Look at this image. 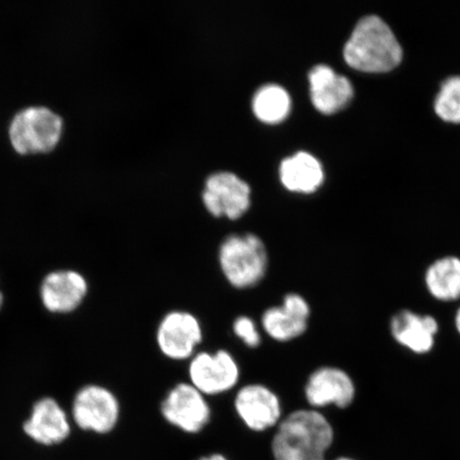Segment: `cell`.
Returning a JSON list of instances; mask_svg holds the SVG:
<instances>
[{
	"instance_id": "d4e9b609",
	"label": "cell",
	"mask_w": 460,
	"mask_h": 460,
	"mask_svg": "<svg viewBox=\"0 0 460 460\" xmlns=\"http://www.w3.org/2000/svg\"><path fill=\"white\" fill-rule=\"evenodd\" d=\"M336 460H352V459H349V458H339V459H336Z\"/></svg>"
},
{
	"instance_id": "6da1fadb",
	"label": "cell",
	"mask_w": 460,
	"mask_h": 460,
	"mask_svg": "<svg viewBox=\"0 0 460 460\" xmlns=\"http://www.w3.org/2000/svg\"><path fill=\"white\" fill-rule=\"evenodd\" d=\"M333 441L329 420L316 410H297L281 420L272 441L274 460H325Z\"/></svg>"
},
{
	"instance_id": "2e32d148",
	"label": "cell",
	"mask_w": 460,
	"mask_h": 460,
	"mask_svg": "<svg viewBox=\"0 0 460 460\" xmlns=\"http://www.w3.org/2000/svg\"><path fill=\"white\" fill-rule=\"evenodd\" d=\"M390 330L394 341L402 347L422 355L433 349L439 325L434 316L404 309L394 315Z\"/></svg>"
},
{
	"instance_id": "7c38bea8",
	"label": "cell",
	"mask_w": 460,
	"mask_h": 460,
	"mask_svg": "<svg viewBox=\"0 0 460 460\" xmlns=\"http://www.w3.org/2000/svg\"><path fill=\"white\" fill-rule=\"evenodd\" d=\"M312 309L306 298L298 293H288L279 306L264 310L261 326L264 332L278 342H289L307 332Z\"/></svg>"
},
{
	"instance_id": "52a82bcc",
	"label": "cell",
	"mask_w": 460,
	"mask_h": 460,
	"mask_svg": "<svg viewBox=\"0 0 460 460\" xmlns=\"http://www.w3.org/2000/svg\"><path fill=\"white\" fill-rule=\"evenodd\" d=\"M203 339L199 320L185 310H172L164 314L157 327L156 341L160 352L171 360L191 359Z\"/></svg>"
},
{
	"instance_id": "9c48e42d",
	"label": "cell",
	"mask_w": 460,
	"mask_h": 460,
	"mask_svg": "<svg viewBox=\"0 0 460 460\" xmlns=\"http://www.w3.org/2000/svg\"><path fill=\"white\" fill-rule=\"evenodd\" d=\"M203 200L211 215L235 220L249 209L251 188L233 172H216L207 178Z\"/></svg>"
},
{
	"instance_id": "4fadbf2b",
	"label": "cell",
	"mask_w": 460,
	"mask_h": 460,
	"mask_svg": "<svg viewBox=\"0 0 460 460\" xmlns=\"http://www.w3.org/2000/svg\"><path fill=\"white\" fill-rule=\"evenodd\" d=\"M304 394L314 410L330 405L347 408L355 399L356 388L347 372L336 367H321L310 374Z\"/></svg>"
},
{
	"instance_id": "30bf717a",
	"label": "cell",
	"mask_w": 460,
	"mask_h": 460,
	"mask_svg": "<svg viewBox=\"0 0 460 460\" xmlns=\"http://www.w3.org/2000/svg\"><path fill=\"white\" fill-rule=\"evenodd\" d=\"M234 411L252 430L264 431L279 425L283 420L279 396L266 385L249 384L234 395Z\"/></svg>"
},
{
	"instance_id": "3957f363",
	"label": "cell",
	"mask_w": 460,
	"mask_h": 460,
	"mask_svg": "<svg viewBox=\"0 0 460 460\" xmlns=\"http://www.w3.org/2000/svg\"><path fill=\"white\" fill-rule=\"evenodd\" d=\"M217 259L224 279L234 289H252L268 272L267 247L255 234H229L218 247Z\"/></svg>"
},
{
	"instance_id": "8fae6325",
	"label": "cell",
	"mask_w": 460,
	"mask_h": 460,
	"mask_svg": "<svg viewBox=\"0 0 460 460\" xmlns=\"http://www.w3.org/2000/svg\"><path fill=\"white\" fill-rule=\"evenodd\" d=\"M89 293L88 280L75 270L49 272L40 287L43 307L54 314H68L82 306Z\"/></svg>"
},
{
	"instance_id": "7a4b0ae2",
	"label": "cell",
	"mask_w": 460,
	"mask_h": 460,
	"mask_svg": "<svg viewBox=\"0 0 460 460\" xmlns=\"http://www.w3.org/2000/svg\"><path fill=\"white\" fill-rule=\"evenodd\" d=\"M343 56L349 66L365 73H386L402 61L398 39L378 16L361 19L344 46Z\"/></svg>"
},
{
	"instance_id": "277c9868",
	"label": "cell",
	"mask_w": 460,
	"mask_h": 460,
	"mask_svg": "<svg viewBox=\"0 0 460 460\" xmlns=\"http://www.w3.org/2000/svg\"><path fill=\"white\" fill-rule=\"evenodd\" d=\"M65 120L50 108L31 106L16 112L9 124L10 146L21 156L54 152L59 146Z\"/></svg>"
},
{
	"instance_id": "44dd1931",
	"label": "cell",
	"mask_w": 460,
	"mask_h": 460,
	"mask_svg": "<svg viewBox=\"0 0 460 460\" xmlns=\"http://www.w3.org/2000/svg\"><path fill=\"white\" fill-rule=\"evenodd\" d=\"M233 331L235 336L243 341L247 348L257 349L261 343V335L255 321L247 315H239L234 321Z\"/></svg>"
},
{
	"instance_id": "5b68a950",
	"label": "cell",
	"mask_w": 460,
	"mask_h": 460,
	"mask_svg": "<svg viewBox=\"0 0 460 460\" xmlns=\"http://www.w3.org/2000/svg\"><path fill=\"white\" fill-rule=\"evenodd\" d=\"M119 416V401L111 389L91 384L75 394L72 417L83 430L109 434L117 427Z\"/></svg>"
},
{
	"instance_id": "9a60e30c",
	"label": "cell",
	"mask_w": 460,
	"mask_h": 460,
	"mask_svg": "<svg viewBox=\"0 0 460 460\" xmlns=\"http://www.w3.org/2000/svg\"><path fill=\"white\" fill-rule=\"evenodd\" d=\"M308 78L310 97L314 107L321 112L335 113L349 105L353 99L352 84L329 66H314L309 72Z\"/></svg>"
},
{
	"instance_id": "cb8c5ba5",
	"label": "cell",
	"mask_w": 460,
	"mask_h": 460,
	"mask_svg": "<svg viewBox=\"0 0 460 460\" xmlns=\"http://www.w3.org/2000/svg\"><path fill=\"white\" fill-rule=\"evenodd\" d=\"M4 304V296L2 290H0V310L3 309Z\"/></svg>"
},
{
	"instance_id": "ac0fdd59",
	"label": "cell",
	"mask_w": 460,
	"mask_h": 460,
	"mask_svg": "<svg viewBox=\"0 0 460 460\" xmlns=\"http://www.w3.org/2000/svg\"><path fill=\"white\" fill-rule=\"evenodd\" d=\"M431 296L441 302L460 298V259L448 256L431 263L425 274Z\"/></svg>"
},
{
	"instance_id": "603a6c76",
	"label": "cell",
	"mask_w": 460,
	"mask_h": 460,
	"mask_svg": "<svg viewBox=\"0 0 460 460\" xmlns=\"http://www.w3.org/2000/svg\"><path fill=\"white\" fill-rule=\"evenodd\" d=\"M456 330L460 335V307L458 308L456 315Z\"/></svg>"
},
{
	"instance_id": "ba28073f",
	"label": "cell",
	"mask_w": 460,
	"mask_h": 460,
	"mask_svg": "<svg viewBox=\"0 0 460 460\" xmlns=\"http://www.w3.org/2000/svg\"><path fill=\"white\" fill-rule=\"evenodd\" d=\"M160 411L166 422L188 434L199 433L211 419L206 395L190 383L171 388L161 402Z\"/></svg>"
},
{
	"instance_id": "5bb4252c",
	"label": "cell",
	"mask_w": 460,
	"mask_h": 460,
	"mask_svg": "<svg viewBox=\"0 0 460 460\" xmlns=\"http://www.w3.org/2000/svg\"><path fill=\"white\" fill-rule=\"evenodd\" d=\"M22 429L37 444L54 446L68 438L71 424L59 402L51 396H45L34 402Z\"/></svg>"
},
{
	"instance_id": "8992f818",
	"label": "cell",
	"mask_w": 460,
	"mask_h": 460,
	"mask_svg": "<svg viewBox=\"0 0 460 460\" xmlns=\"http://www.w3.org/2000/svg\"><path fill=\"white\" fill-rule=\"evenodd\" d=\"M188 372L190 384L206 396L228 393L237 386L241 376L238 361L226 349L195 354Z\"/></svg>"
},
{
	"instance_id": "7402d4cb",
	"label": "cell",
	"mask_w": 460,
	"mask_h": 460,
	"mask_svg": "<svg viewBox=\"0 0 460 460\" xmlns=\"http://www.w3.org/2000/svg\"><path fill=\"white\" fill-rule=\"evenodd\" d=\"M198 460H228L227 458L221 456V454H212L210 456L201 457Z\"/></svg>"
},
{
	"instance_id": "ffe728a7",
	"label": "cell",
	"mask_w": 460,
	"mask_h": 460,
	"mask_svg": "<svg viewBox=\"0 0 460 460\" xmlns=\"http://www.w3.org/2000/svg\"><path fill=\"white\" fill-rule=\"evenodd\" d=\"M435 111L447 122L460 123V76L447 78L442 84Z\"/></svg>"
},
{
	"instance_id": "e0dca14e",
	"label": "cell",
	"mask_w": 460,
	"mask_h": 460,
	"mask_svg": "<svg viewBox=\"0 0 460 460\" xmlns=\"http://www.w3.org/2000/svg\"><path fill=\"white\" fill-rule=\"evenodd\" d=\"M281 182L292 191L309 193L321 186L324 180L323 166L314 155L301 151L280 163Z\"/></svg>"
},
{
	"instance_id": "d6986e66",
	"label": "cell",
	"mask_w": 460,
	"mask_h": 460,
	"mask_svg": "<svg viewBox=\"0 0 460 460\" xmlns=\"http://www.w3.org/2000/svg\"><path fill=\"white\" fill-rule=\"evenodd\" d=\"M252 106L259 119L271 124L278 123L289 114L291 97L284 86L267 84L256 91Z\"/></svg>"
}]
</instances>
